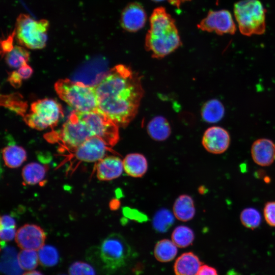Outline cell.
<instances>
[{
	"instance_id": "obj_1",
	"label": "cell",
	"mask_w": 275,
	"mask_h": 275,
	"mask_svg": "<svg viewBox=\"0 0 275 275\" xmlns=\"http://www.w3.org/2000/svg\"><path fill=\"white\" fill-rule=\"evenodd\" d=\"M94 87L98 110L118 126H126L136 116L144 95L139 74L126 65H117Z\"/></svg>"
},
{
	"instance_id": "obj_2",
	"label": "cell",
	"mask_w": 275,
	"mask_h": 275,
	"mask_svg": "<svg viewBox=\"0 0 275 275\" xmlns=\"http://www.w3.org/2000/svg\"><path fill=\"white\" fill-rule=\"evenodd\" d=\"M149 22L150 28L145 37V46L152 57L162 58L181 45L175 21L164 7L154 9Z\"/></svg>"
},
{
	"instance_id": "obj_3",
	"label": "cell",
	"mask_w": 275,
	"mask_h": 275,
	"mask_svg": "<svg viewBox=\"0 0 275 275\" xmlns=\"http://www.w3.org/2000/svg\"><path fill=\"white\" fill-rule=\"evenodd\" d=\"M54 88L60 99L75 111L86 113L98 109L94 86L64 78L57 81Z\"/></svg>"
},
{
	"instance_id": "obj_4",
	"label": "cell",
	"mask_w": 275,
	"mask_h": 275,
	"mask_svg": "<svg viewBox=\"0 0 275 275\" xmlns=\"http://www.w3.org/2000/svg\"><path fill=\"white\" fill-rule=\"evenodd\" d=\"M240 33L246 36L262 35L266 30V9L259 0H241L234 6Z\"/></svg>"
},
{
	"instance_id": "obj_5",
	"label": "cell",
	"mask_w": 275,
	"mask_h": 275,
	"mask_svg": "<svg viewBox=\"0 0 275 275\" xmlns=\"http://www.w3.org/2000/svg\"><path fill=\"white\" fill-rule=\"evenodd\" d=\"M49 23L46 19L36 20L26 14H20L15 25L16 39L21 46L40 49L45 47Z\"/></svg>"
},
{
	"instance_id": "obj_6",
	"label": "cell",
	"mask_w": 275,
	"mask_h": 275,
	"mask_svg": "<svg viewBox=\"0 0 275 275\" xmlns=\"http://www.w3.org/2000/svg\"><path fill=\"white\" fill-rule=\"evenodd\" d=\"M131 254V248L120 234L112 233L101 242L99 259L107 271L114 272L124 266Z\"/></svg>"
},
{
	"instance_id": "obj_7",
	"label": "cell",
	"mask_w": 275,
	"mask_h": 275,
	"mask_svg": "<svg viewBox=\"0 0 275 275\" xmlns=\"http://www.w3.org/2000/svg\"><path fill=\"white\" fill-rule=\"evenodd\" d=\"M63 116V109L58 102L44 98L31 104V112L24 116V121L29 127L42 130L55 126Z\"/></svg>"
},
{
	"instance_id": "obj_8",
	"label": "cell",
	"mask_w": 275,
	"mask_h": 275,
	"mask_svg": "<svg viewBox=\"0 0 275 275\" xmlns=\"http://www.w3.org/2000/svg\"><path fill=\"white\" fill-rule=\"evenodd\" d=\"M76 112L88 125L95 136L101 139L108 146L112 147L118 143L119 126L104 113L98 109L86 113Z\"/></svg>"
},
{
	"instance_id": "obj_9",
	"label": "cell",
	"mask_w": 275,
	"mask_h": 275,
	"mask_svg": "<svg viewBox=\"0 0 275 275\" xmlns=\"http://www.w3.org/2000/svg\"><path fill=\"white\" fill-rule=\"evenodd\" d=\"M59 134L62 144L72 152L87 139L95 136L75 111L63 124Z\"/></svg>"
},
{
	"instance_id": "obj_10",
	"label": "cell",
	"mask_w": 275,
	"mask_h": 275,
	"mask_svg": "<svg viewBox=\"0 0 275 275\" xmlns=\"http://www.w3.org/2000/svg\"><path fill=\"white\" fill-rule=\"evenodd\" d=\"M197 27L200 30L217 35L234 34L236 26L231 13L227 10H210Z\"/></svg>"
},
{
	"instance_id": "obj_11",
	"label": "cell",
	"mask_w": 275,
	"mask_h": 275,
	"mask_svg": "<svg viewBox=\"0 0 275 275\" xmlns=\"http://www.w3.org/2000/svg\"><path fill=\"white\" fill-rule=\"evenodd\" d=\"M111 147L98 136H92L75 148L72 152L75 158L79 161L93 162L106 156Z\"/></svg>"
},
{
	"instance_id": "obj_12",
	"label": "cell",
	"mask_w": 275,
	"mask_h": 275,
	"mask_svg": "<svg viewBox=\"0 0 275 275\" xmlns=\"http://www.w3.org/2000/svg\"><path fill=\"white\" fill-rule=\"evenodd\" d=\"M46 235L40 226L25 224L16 231L15 240L21 249L38 251L44 245Z\"/></svg>"
},
{
	"instance_id": "obj_13",
	"label": "cell",
	"mask_w": 275,
	"mask_h": 275,
	"mask_svg": "<svg viewBox=\"0 0 275 275\" xmlns=\"http://www.w3.org/2000/svg\"><path fill=\"white\" fill-rule=\"evenodd\" d=\"M147 19V14L142 5L138 2H132L122 10L120 24L125 31L134 33L144 28Z\"/></svg>"
},
{
	"instance_id": "obj_14",
	"label": "cell",
	"mask_w": 275,
	"mask_h": 275,
	"mask_svg": "<svg viewBox=\"0 0 275 275\" xmlns=\"http://www.w3.org/2000/svg\"><path fill=\"white\" fill-rule=\"evenodd\" d=\"M202 143L208 152L215 154H222L229 148L230 136L224 128L212 126L205 131Z\"/></svg>"
},
{
	"instance_id": "obj_15",
	"label": "cell",
	"mask_w": 275,
	"mask_h": 275,
	"mask_svg": "<svg viewBox=\"0 0 275 275\" xmlns=\"http://www.w3.org/2000/svg\"><path fill=\"white\" fill-rule=\"evenodd\" d=\"M251 152L253 161L259 166H269L275 160V144L270 140H257L252 144Z\"/></svg>"
},
{
	"instance_id": "obj_16",
	"label": "cell",
	"mask_w": 275,
	"mask_h": 275,
	"mask_svg": "<svg viewBox=\"0 0 275 275\" xmlns=\"http://www.w3.org/2000/svg\"><path fill=\"white\" fill-rule=\"evenodd\" d=\"M123 160L119 157L107 156L97 161L96 166V176L101 181H109L116 179L122 174Z\"/></svg>"
},
{
	"instance_id": "obj_17",
	"label": "cell",
	"mask_w": 275,
	"mask_h": 275,
	"mask_svg": "<svg viewBox=\"0 0 275 275\" xmlns=\"http://www.w3.org/2000/svg\"><path fill=\"white\" fill-rule=\"evenodd\" d=\"M201 266L197 256L192 252H186L176 259L174 270L176 275H197Z\"/></svg>"
},
{
	"instance_id": "obj_18",
	"label": "cell",
	"mask_w": 275,
	"mask_h": 275,
	"mask_svg": "<svg viewBox=\"0 0 275 275\" xmlns=\"http://www.w3.org/2000/svg\"><path fill=\"white\" fill-rule=\"evenodd\" d=\"M123 169L129 176L139 178L142 177L148 169V162L146 157L138 153L127 155L123 160Z\"/></svg>"
},
{
	"instance_id": "obj_19",
	"label": "cell",
	"mask_w": 275,
	"mask_h": 275,
	"mask_svg": "<svg viewBox=\"0 0 275 275\" xmlns=\"http://www.w3.org/2000/svg\"><path fill=\"white\" fill-rule=\"evenodd\" d=\"M173 210L175 217L182 222L191 219L196 211L192 198L187 195H181L176 200Z\"/></svg>"
},
{
	"instance_id": "obj_20",
	"label": "cell",
	"mask_w": 275,
	"mask_h": 275,
	"mask_svg": "<svg viewBox=\"0 0 275 275\" xmlns=\"http://www.w3.org/2000/svg\"><path fill=\"white\" fill-rule=\"evenodd\" d=\"M147 132L150 137L157 141H162L170 136L171 129L167 120L158 116L150 121L147 127Z\"/></svg>"
},
{
	"instance_id": "obj_21",
	"label": "cell",
	"mask_w": 275,
	"mask_h": 275,
	"mask_svg": "<svg viewBox=\"0 0 275 275\" xmlns=\"http://www.w3.org/2000/svg\"><path fill=\"white\" fill-rule=\"evenodd\" d=\"M48 167L37 162H31L22 170V177L27 185H35L40 183L45 178Z\"/></svg>"
},
{
	"instance_id": "obj_22",
	"label": "cell",
	"mask_w": 275,
	"mask_h": 275,
	"mask_svg": "<svg viewBox=\"0 0 275 275\" xmlns=\"http://www.w3.org/2000/svg\"><path fill=\"white\" fill-rule=\"evenodd\" d=\"M3 158L6 166L10 168H17L26 160L25 149L17 145H10L2 150Z\"/></svg>"
},
{
	"instance_id": "obj_23",
	"label": "cell",
	"mask_w": 275,
	"mask_h": 275,
	"mask_svg": "<svg viewBox=\"0 0 275 275\" xmlns=\"http://www.w3.org/2000/svg\"><path fill=\"white\" fill-rule=\"evenodd\" d=\"M225 108L222 102L213 99L206 102L203 106L201 115L203 119L208 123L219 121L224 117Z\"/></svg>"
},
{
	"instance_id": "obj_24",
	"label": "cell",
	"mask_w": 275,
	"mask_h": 275,
	"mask_svg": "<svg viewBox=\"0 0 275 275\" xmlns=\"http://www.w3.org/2000/svg\"><path fill=\"white\" fill-rule=\"evenodd\" d=\"M177 254V246L172 240L167 239L158 241L154 248L155 258L161 262H168L174 259Z\"/></svg>"
},
{
	"instance_id": "obj_25",
	"label": "cell",
	"mask_w": 275,
	"mask_h": 275,
	"mask_svg": "<svg viewBox=\"0 0 275 275\" xmlns=\"http://www.w3.org/2000/svg\"><path fill=\"white\" fill-rule=\"evenodd\" d=\"M29 59L30 52L22 46H15L5 57L6 62L10 67L18 69L28 64Z\"/></svg>"
},
{
	"instance_id": "obj_26",
	"label": "cell",
	"mask_w": 275,
	"mask_h": 275,
	"mask_svg": "<svg viewBox=\"0 0 275 275\" xmlns=\"http://www.w3.org/2000/svg\"><path fill=\"white\" fill-rule=\"evenodd\" d=\"M172 240L178 248H186L190 245L195 238L193 231L188 227L179 226L173 231Z\"/></svg>"
},
{
	"instance_id": "obj_27",
	"label": "cell",
	"mask_w": 275,
	"mask_h": 275,
	"mask_svg": "<svg viewBox=\"0 0 275 275\" xmlns=\"http://www.w3.org/2000/svg\"><path fill=\"white\" fill-rule=\"evenodd\" d=\"M174 215L170 211L161 209L155 214L153 219L154 229L159 232H165L172 226L174 222Z\"/></svg>"
},
{
	"instance_id": "obj_28",
	"label": "cell",
	"mask_w": 275,
	"mask_h": 275,
	"mask_svg": "<svg viewBox=\"0 0 275 275\" xmlns=\"http://www.w3.org/2000/svg\"><path fill=\"white\" fill-rule=\"evenodd\" d=\"M17 260L21 269L32 270L38 264V252L33 250L22 249L17 255Z\"/></svg>"
},
{
	"instance_id": "obj_29",
	"label": "cell",
	"mask_w": 275,
	"mask_h": 275,
	"mask_svg": "<svg viewBox=\"0 0 275 275\" xmlns=\"http://www.w3.org/2000/svg\"><path fill=\"white\" fill-rule=\"evenodd\" d=\"M240 219L244 227L254 230L260 226L261 222V215L256 209L249 207L244 209L241 212Z\"/></svg>"
},
{
	"instance_id": "obj_30",
	"label": "cell",
	"mask_w": 275,
	"mask_h": 275,
	"mask_svg": "<svg viewBox=\"0 0 275 275\" xmlns=\"http://www.w3.org/2000/svg\"><path fill=\"white\" fill-rule=\"evenodd\" d=\"M39 261L40 264L46 267L56 265L59 259L57 250L49 245H44L38 251Z\"/></svg>"
},
{
	"instance_id": "obj_31",
	"label": "cell",
	"mask_w": 275,
	"mask_h": 275,
	"mask_svg": "<svg viewBox=\"0 0 275 275\" xmlns=\"http://www.w3.org/2000/svg\"><path fill=\"white\" fill-rule=\"evenodd\" d=\"M69 275H96L94 268L90 264L81 261L74 262L69 268Z\"/></svg>"
},
{
	"instance_id": "obj_32",
	"label": "cell",
	"mask_w": 275,
	"mask_h": 275,
	"mask_svg": "<svg viewBox=\"0 0 275 275\" xmlns=\"http://www.w3.org/2000/svg\"><path fill=\"white\" fill-rule=\"evenodd\" d=\"M263 215L267 224L271 227H275V201H269L265 203Z\"/></svg>"
},
{
	"instance_id": "obj_33",
	"label": "cell",
	"mask_w": 275,
	"mask_h": 275,
	"mask_svg": "<svg viewBox=\"0 0 275 275\" xmlns=\"http://www.w3.org/2000/svg\"><path fill=\"white\" fill-rule=\"evenodd\" d=\"M15 37V30L10 34L7 38L4 39L1 42V50L2 53L4 54H7L12 50L14 48L13 46V39Z\"/></svg>"
},
{
	"instance_id": "obj_34",
	"label": "cell",
	"mask_w": 275,
	"mask_h": 275,
	"mask_svg": "<svg viewBox=\"0 0 275 275\" xmlns=\"http://www.w3.org/2000/svg\"><path fill=\"white\" fill-rule=\"evenodd\" d=\"M16 227L0 228L1 239L3 241H9L15 238L16 233Z\"/></svg>"
},
{
	"instance_id": "obj_35",
	"label": "cell",
	"mask_w": 275,
	"mask_h": 275,
	"mask_svg": "<svg viewBox=\"0 0 275 275\" xmlns=\"http://www.w3.org/2000/svg\"><path fill=\"white\" fill-rule=\"evenodd\" d=\"M17 71L23 80L30 78L33 74V70L28 64H26L19 68Z\"/></svg>"
},
{
	"instance_id": "obj_36",
	"label": "cell",
	"mask_w": 275,
	"mask_h": 275,
	"mask_svg": "<svg viewBox=\"0 0 275 275\" xmlns=\"http://www.w3.org/2000/svg\"><path fill=\"white\" fill-rule=\"evenodd\" d=\"M0 228H12L16 227L15 219L8 215H4L1 217Z\"/></svg>"
},
{
	"instance_id": "obj_37",
	"label": "cell",
	"mask_w": 275,
	"mask_h": 275,
	"mask_svg": "<svg viewBox=\"0 0 275 275\" xmlns=\"http://www.w3.org/2000/svg\"><path fill=\"white\" fill-rule=\"evenodd\" d=\"M22 80V79L17 71L12 72L8 77L9 82L13 87L16 88H18L21 86Z\"/></svg>"
},
{
	"instance_id": "obj_38",
	"label": "cell",
	"mask_w": 275,
	"mask_h": 275,
	"mask_svg": "<svg viewBox=\"0 0 275 275\" xmlns=\"http://www.w3.org/2000/svg\"><path fill=\"white\" fill-rule=\"evenodd\" d=\"M197 275H218L216 270L207 265H202Z\"/></svg>"
},
{
	"instance_id": "obj_39",
	"label": "cell",
	"mask_w": 275,
	"mask_h": 275,
	"mask_svg": "<svg viewBox=\"0 0 275 275\" xmlns=\"http://www.w3.org/2000/svg\"><path fill=\"white\" fill-rule=\"evenodd\" d=\"M170 3L176 6L179 7L182 2H184L187 0H169Z\"/></svg>"
},
{
	"instance_id": "obj_40",
	"label": "cell",
	"mask_w": 275,
	"mask_h": 275,
	"mask_svg": "<svg viewBox=\"0 0 275 275\" xmlns=\"http://www.w3.org/2000/svg\"><path fill=\"white\" fill-rule=\"evenodd\" d=\"M22 275H43L40 272L37 270H30Z\"/></svg>"
},
{
	"instance_id": "obj_41",
	"label": "cell",
	"mask_w": 275,
	"mask_h": 275,
	"mask_svg": "<svg viewBox=\"0 0 275 275\" xmlns=\"http://www.w3.org/2000/svg\"><path fill=\"white\" fill-rule=\"evenodd\" d=\"M264 181H265V182H266V183H269V181H270V178H269V177H267V176L265 177L264 178Z\"/></svg>"
},
{
	"instance_id": "obj_42",
	"label": "cell",
	"mask_w": 275,
	"mask_h": 275,
	"mask_svg": "<svg viewBox=\"0 0 275 275\" xmlns=\"http://www.w3.org/2000/svg\"><path fill=\"white\" fill-rule=\"evenodd\" d=\"M152 1H153L154 2H161V1H164V0H152Z\"/></svg>"
}]
</instances>
